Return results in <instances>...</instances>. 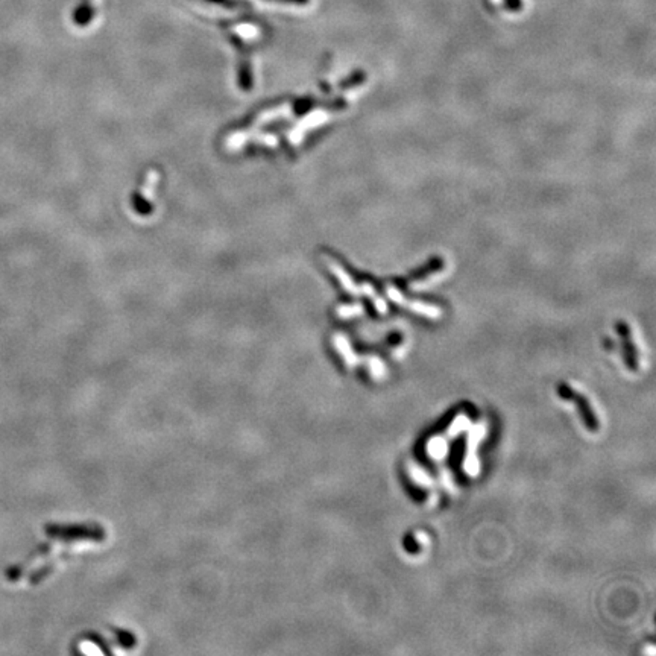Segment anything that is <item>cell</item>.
<instances>
[{
  "mask_svg": "<svg viewBox=\"0 0 656 656\" xmlns=\"http://www.w3.org/2000/svg\"><path fill=\"white\" fill-rule=\"evenodd\" d=\"M205 2H210V3H216V5H222V6H236V2H232V0H205Z\"/></svg>",
  "mask_w": 656,
  "mask_h": 656,
  "instance_id": "obj_5",
  "label": "cell"
},
{
  "mask_svg": "<svg viewBox=\"0 0 656 656\" xmlns=\"http://www.w3.org/2000/svg\"><path fill=\"white\" fill-rule=\"evenodd\" d=\"M508 6H511L512 10H520L521 8V0H506Z\"/></svg>",
  "mask_w": 656,
  "mask_h": 656,
  "instance_id": "obj_6",
  "label": "cell"
},
{
  "mask_svg": "<svg viewBox=\"0 0 656 656\" xmlns=\"http://www.w3.org/2000/svg\"><path fill=\"white\" fill-rule=\"evenodd\" d=\"M483 427L481 426H477L474 427V430H472V433L470 435V442H468V454H467V459H465V468H467V471L470 472V474H476L477 472V462H476V456H474V451H476V445L477 442L480 441V438L483 436Z\"/></svg>",
  "mask_w": 656,
  "mask_h": 656,
  "instance_id": "obj_2",
  "label": "cell"
},
{
  "mask_svg": "<svg viewBox=\"0 0 656 656\" xmlns=\"http://www.w3.org/2000/svg\"><path fill=\"white\" fill-rule=\"evenodd\" d=\"M558 392L563 398H567V400H575L576 401V404L579 406V409H580V413H582V418L585 421V424L589 430H591V431L599 430V421H597V417L594 415L591 406H589L588 400L584 395L576 394L575 390H573L571 387H568L567 385H561L559 389H558Z\"/></svg>",
  "mask_w": 656,
  "mask_h": 656,
  "instance_id": "obj_1",
  "label": "cell"
},
{
  "mask_svg": "<svg viewBox=\"0 0 656 656\" xmlns=\"http://www.w3.org/2000/svg\"><path fill=\"white\" fill-rule=\"evenodd\" d=\"M269 2H278V3H290V5H307L310 0H269Z\"/></svg>",
  "mask_w": 656,
  "mask_h": 656,
  "instance_id": "obj_4",
  "label": "cell"
},
{
  "mask_svg": "<svg viewBox=\"0 0 656 656\" xmlns=\"http://www.w3.org/2000/svg\"><path fill=\"white\" fill-rule=\"evenodd\" d=\"M93 15H95L93 6H91L88 2H84L77 8V11H74V22H77L79 26H84V23H87L91 17H93Z\"/></svg>",
  "mask_w": 656,
  "mask_h": 656,
  "instance_id": "obj_3",
  "label": "cell"
}]
</instances>
